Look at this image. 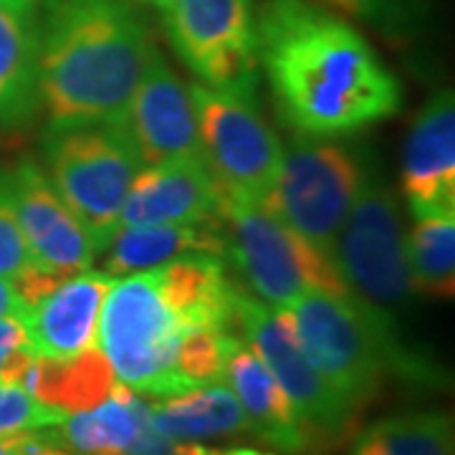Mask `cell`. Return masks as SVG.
Here are the masks:
<instances>
[{
	"mask_svg": "<svg viewBox=\"0 0 455 455\" xmlns=\"http://www.w3.org/2000/svg\"><path fill=\"white\" fill-rule=\"evenodd\" d=\"M256 59L278 119L299 137H349L403 107V86L344 16L311 0H263Z\"/></svg>",
	"mask_w": 455,
	"mask_h": 455,
	"instance_id": "6da1fadb",
	"label": "cell"
},
{
	"mask_svg": "<svg viewBox=\"0 0 455 455\" xmlns=\"http://www.w3.org/2000/svg\"><path fill=\"white\" fill-rule=\"evenodd\" d=\"M157 53L130 0H41L38 94L49 127L119 124Z\"/></svg>",
	"mask_w": 455,
	"mask_h": 455,
	"instance_id": "7a4b0ae2",
	"label": "cell"
},
{
	"mask_svg": "<svg viewBox=\"0 0 455 455\" xmlns=\"http://www.w3.org/2000/svg\"><path fill=\"white\" fill-rule=\"evenodd\" d=\"M289 311L311 364L355 407L377 392L387 372L427 377L423 362L405 352L390 314L355 291H309Z\"/></svg>",
	"mask_w": 455,
	"mask_h": 455,
	"instance_id": "3957f363",
	"label": "cell"
},
{
	"mask_svg": "<svg viewBox=\"0 0 455 455\" xmlns=\"http://www.w3.org/2000/svg\"><path fill=\"white\" fill-rule=\"evenodd\" d=\"M203 326L164 293L157 271L147 268L114 281L94 341L122 385L157 400L185 392L178 374L180 344Z\"/></svg>",
	"mask_w": 455,
	"mask_h": 455,
	"instance_id": "277c9868",
	"label": "cell"
},
{
	"mask_svg": "<svg viewBox=\"0 0 455 455\" xmlns=\"http://www.w3.org/2000/svg\"><path fill=\"white\" fill-rule=\"evenodd\" d=\"M142 167L122 124H56L44 137V172L82 220L97 253H104L119 230L122 205Z\"/></svg>",
	"mask_w": 455,
	"mask_h": 455,
	"instance_id": "5b68a950",
	"label": "cell"
},
{
	"mask_svg": "<svg viewBox=\"0 0 455 455\" xmlns=\"http://www.w3.org/2000/svg\"><path fill=\"white\" fill-rule=\"evenodd\" d=\"M218 223L223 256L230 259L248 293L274 309H289L309 291H352L337 263L293 233L276 212L259 200L220 197Z\"/></svg>",
	"mask_w": 455,
	"mask_h": 455,
	"instance_id": "8992f818",
	"label": "cell"
},
{
	"mask_svg": "<svg viewBox=\"0 0 455 455\" xmlns=\"http://www.w3.org/2000/svg\"><path fill=\"white\" fill-rule=\"evenodd\" d=\"M200 160L218 190L235 200L266 203L283 164V145L263 119L256 89L190 84Z\"/></svg>",
	"mask_w": 455,
	"mask_h": 455,
	"instance_id": "52a82bcc",
	"label": "cell"
},
{
	"mask_svg": "<svg viewBox=\"0 0 455 455\" xmlns=\"http://www.w3.org/2000/svg\"><path fill=\"white\" fill-rule=\"evenodd\" d=\"M367 167L355 149L331 137H299L283 149L276 188L266 205L334 260V248L355 205Z\"/></svg>",
	"mask_w": 455,
	"mask_h": 455,
	"instance_id": "ba28073f",
	"label": "cell"
},
{
	"mask_svg": "<svg viewBox=\"0 0 455 455\" xmlns=\"http://www.w3.org/2000/svg\"><path fill=\"white\" fill-rule=\"evenodd\" d=\"M334 263L347 286L379 309L400 307L415 293L407 268L403 208L377 170L364 172L334 248Z\"/></svg>",
	"mask_w": 455,
	"mask_h": 455,
	"instance_id": "9c48e42d",
	"label": "cell"
},
{
	"mask_svg": "<svg viewBox=\"0 0 455 455\" xmlns=\"http://www.w3.org/2000/svg\"><path fill=\"white\" fill-rule=\"evenodd\" d=\"M164 31L197 82L218 89H256V3L172 0Z\"/></svg>",
	"mask_w": 455,
	"mask_h": 455,
	"instance_id": "30bf717a",
	"label": "cell"
},
{
	"mask_svg": "<svg viewBox=\"0 0 455 455\" xmlns=\"http://www.w3.org/2000/svg\"><path fill=\"white\" fill-rule=\"evenodd\" d=\"M233 326L266 362L301 423L326 433H341L349 425L355 405L311 364L296 337L291 311L274 309L238 286Z\"/></svg>",
	"mask_w": 455,
	"mask_h": 455,
	"instance_id": "8fae6325",
	"label": "cell"
},
{
	"mask_svg": "<svg viewBox=\"0 0 455 455\" xmlns=\"http://www.w3.org/2000/svg\"><path fill=\"white\" fill-rule=\"evenodd\" d=\"M13 203L18 223L28 243L33 263L74 276L94 266L97 248L92 243L82 220L71 212L44 167L33 157H23L11 170Z\"/></svg>",
	"mask_w": 455,
	"mask_h": 455,
	"instance_id": "7c38bea8",
	"label": "cell"
},
{
	"mask_svg": "<svg viewBox=\"0 0 455 455\" xmlns=\"http://www.w3.org/2000/svg\"><path fill=\"white\" fill-rule=\"evenodd\" d=\"M119 124L127 132L142 164L200 157L190 84L180 79L163 53L155 56L142 82L137 84Z\"/></svg>",
	"mask_w": 455,
	"mask_h": 455,
	"instance_id": "4fadbf2b",
	"label": "cell"
},
{
	"mask_svg": "<svg viewBox=\"0 0 455 455\" xmlns=\"http://www.w3.org/2000/svg\"><path fill=\"white\" fill-rule=\"evenodd\" d=\"M403 193L415 218H455V99L443 89L407 132Z\"/></svg>",
	"mask_w": 455,
	"mask_h": 455,
	"instance_id": "5bb4252c",
	"label": "cell"
},
{
	"mask_svg": "<svg viewBox=\"0 0 455 455\" xmlns=\"http://www.w3.org/2000/svg\"><path fill=\"white\" fill-rule=\"evenodd\" d=\"M223 193L200 157L145 164L122 205L119 228L215 223Z\"/></svg>",
	"mask_w": 455,
	"mask_h": 455,
	"instance_id": "9a60e30c",
	"label": "cell"
},
{
	"mask_svg": "<svg viewBox=\"0 0 455 455\" xmlns=\"http://www.w3.org/2000/svg\"><path fill=\"white\" fill-rule=\"evenodd\" d=\"M116 278L86 268L66 278L49 296L23 309L28 347L36 357L68 359L97 344L101 304Z\"/></svg>",
	"mask_w": 455,
	"mask_h": 455,
	"instance_id": "2e32d148",
	"label": "cell"
},
{
	"mask_svg": "<svg viewBox=\"0 0 455 455\" xmlns=\"http://www.w3.org/2000/svg\"><path fill=\"white\" fill-rule=\"evenodd\" d=\"M56 435L79 455H167L175 448L152 423L149 403L122 382L97 407L66 415Z\"/></svg>",
	"mask_w": 455,
	"mask_h": 455,
	"instance_id": "e0dca14e",
	"label": "cell"
},
{
	"mask_svg": "<svg viewBox=\"0 0 455 455\" xmlns=\"http://www.w3.org/2000/svg\"><path fill=\"white\" fill-rule=\"evenodd\" d=\"M41 0H0V130H26L41 112Z\"/></svg>",
	"mask_w": 455,
	"mask_h": 455,
	"instance_id": "ac0fdd59",
	"label": "cell"
},
{
	"mask_svg": "<svg viewBox=\"0 0 455 455\" xmlns=\"http://www.w3.org/2000/svg\"><path fill=\"white\" fill-rule=\"evenodd\" d=\"M223 379L243 407L251 435L281 453L296 455L307 448L304 423L299 420L291 400L248 341L238 339L233 344Z\"/></svg>",
	"mask_w": 455,
	"mask_h": 455,
	"instance_id": "d6986e66",
	"label": "cell"
},
{
	"mask_svg": "<svg viewBox=\"0 0 455 455\" xmlns=\"http://www.w3.org/2000/svg\"><path fill=\"white\" fill-rule=\"evenodd\" d=\"M223 230L220 223L197 226H130L119 228L104 248V268L109 276L147 271L178 259L182 253H212L223 259Z\"/></svg>",
	"mask_w": 455,
	"mask_h": 455,
	"instance_id": "ffe728a7",
	"label": "cell"
},
{
	"mask_svg": "<svg viewBox=\"0 0 455 455\" xmlns=\"http://www.w3.org/2000/svg\"><path fill=\"white\" fill-rule=\"evenodd\" d=\"M152 423L164 438L185 440L233 438L251 433L241 403L223 382L157 397L152 405Z\"/></svg>",
	"mask_w": 455,
	"mask_h": 455,
	"instance_id": "44dd1931",
	"label": "cell"
},
{
	"mask_svg": "<svg viewBox=\"0 0 455 455\" xmlns=\"http://www.w3.org/2000/svg\"><path fill=\"white\" fill-rule=\"evenodd\" d=\"M116 385L112 367L99 347H89L68 359H49L33 355L20 387L36 400L61 410L66 415L97 407Z\"/></svg>",
	"mask_w": 455,
	"mask_h": 455,
	"instance_id": "7402d4cb",
	"label": "cell"
},
{
	"mask_svg": "<svg viewBox=\"0 0 455 455\" xmlns=\"http://www.w3.org/2000/svg\"><path fill=\"white\" fill-rule=\"evenodd\" d=\"M349 455H455L453 420L445 412H400L372 423Z\"/></svg>",
	"mask_w": 455,
	"mask_h": 455,
	"instance_id": "603a6c76",
	"label": "cell"
},
{
	"mask_svg": "<svg viewBox=\"0 0 455 455\" xmlns=\"http://www.w3.org/2000/svg\"><path fill=\"white\" fill-rule=\"evenodd\" d=\"M407 268L418 293L453 299L455 218H415L407 235Z\"/></svg>",
	"mask_w": 455,
	"mask_h": 455,
	"instance_id": "cb8c5ba5",
	"label": "cell"
},
{
	"mask_svg": "<svg viewBox=\"0 0 455 455\" xmlns=\"http://www.w3.org/2000/svg\"><path fill=\"white\" fill-rule=\"evenodd\" d=\"M337 11L341 16L357 18L387 38H405L418 26L423 0H311Z\"/></svg>",
	"mask_w": 455,
	"mask_h": 455,
	"instance_id": "d4e9b609",
	"label": "cell"
},
{
	"mask_svg": "<svg viewBox=\"0 0 455 455\" xmlns=\"http://www.w3.org/2000/svg\"><path fill=\"white\" fill-rule=\"evenodd\" d=\"M64 420L66 412L36 400L20 385L0 382V435L49 430V427H59Z\"/></svg>",
	"mask_w": 455,
	"mask_h": 455,
	"instance_id": "484cf974",
	"label": "cell"
},
{
	"mask_svg": "<svg viewBox=\"0 0 455 455\" xmlns=\"http://www.w3.org/2000/svg\"><path fill=\"white\" fill-rule=\"evenodd\" d=\"M31 263V251L18 223L11 170H0V276L16 278Z\"/></svg>",
	"mask_w": 455,
	"mask_h": 455,
	"instance_id": "4316f807",
	"label": "cell"
},
{
	"mask_svg": "<svg viewBox=\"0 0 455 455\" xmlns=\"http://www.w3.org/2000/svg\"><path fill=\"white\" fill-rule=\"evenodd\" d=\"M28 347V334H26V322H23V311L8 314L0 319V370L8 362V357Z\"/></svg>",
	"mask_w": 455,
	"mask_h": 455,
	"instance_id": "83f0119b",
	"label": "cell"
},
{
	"mask_svg": "<svg viewBox=\"0 0 455 455\" xmlns=\"http://www.w3.org/2000/svg\"><path fill=\"white\" fill-rule=\"evenodd\" d=\"M167 455H266L253 448H205V445H197L193 440H185V443H175V448Z\"/></svg>",
	"mask_w": 455,
	"mask_h": 455,
	"instance_id": "f1b7e54d",
	"label": "cell"
},
{
	"mask_svg": "<svg viewBox=\"0 0 455 455\" xmlns=\"http://www.w3.org/2000/svg\"><path fill=\"white\" fill-rule=\"evenodd\" d=\"M23 301L16 291V283L13 278L0 276V319L8 316V314H16V311H23Z\"/></svg>",
	"mask_w": 455,
	"mask_h": 455,
	"instance_id": "f546056e",
	"label": "cell"
},
{
	"mask_svg": "<svg viewBox=\"0 0 455 455\" xmlns=\"http://www.w3.org/2000/svg\"><path fill=\"white\" fill-rule=\"evenodd\" d=\"M132 5H137V8H152V11H157V13H167V8L172 5V0H130Z\"/></svg>",
	"mask_w": 455,
	"mask_h": 455,
	"instance_id": "4dcf8cb0",
	"label": "cell"
},
{
	"mask_svg": "<svg viewBox=\"0 0 455 455\" xmlns=\"http://www.w3.org/2000/svg\"><path fill=\"white\" fill-rule=\"evenodd\" d=\"M18 440H20V433H16V435H0V455H20L18 453Z\"/></svg>",
	"mask_w": 455,
	"mask_h": 455,
	"instance_id": "1f68e13d",
	"label": "cell"
}]
</instances>
